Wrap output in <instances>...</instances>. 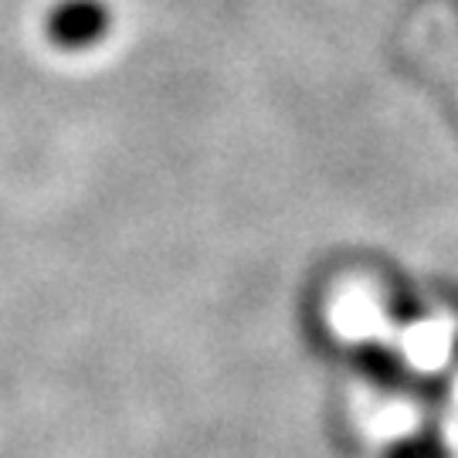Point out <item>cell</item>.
<instances>
[{
    "instance_id": "cell-1",
    "label": "cell",
    "mask_w": 458,
    "mask_h": 458,
    "mask_svg": "<svg viewBox=\"0 0 458 458\" xmlns=\"http://www.w3.org/2000/svg\"><path fill=\"white\" fill-rule=\"evenodd\" d=\"M113 31V7L106 0H55L45 14V38L58 51H89Z\"/></svg>"
},
{
    "instance_id": "cell-2",
    "label": "cell",
    "mask_w": 458,
    "mask_h": 458,
    "mask_svg": "<svg viewBox=\"0 0 458 458\" xmlns=\"http://www.w3.org/2000/svg\"><path fill=\"white\" fill-rule=\"evenodd\" d=\"M384 458H455V452L445 442V435L431 431V428H418V431L394 438L384 448Z\"/></svg>"
}]
</instances>
